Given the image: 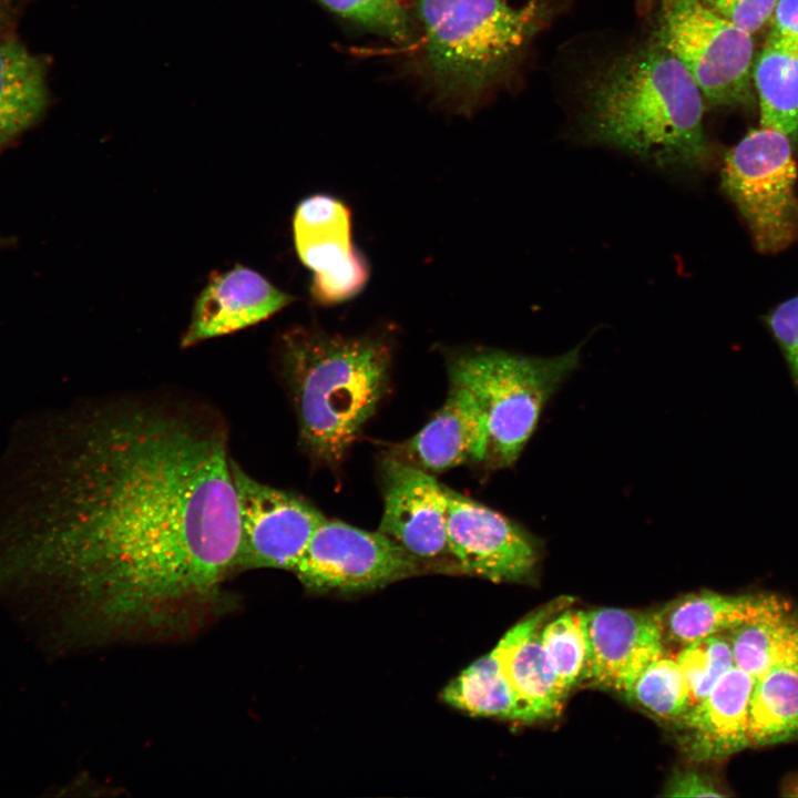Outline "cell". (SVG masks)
I'll return each mask as SVG.
<instances>
[{"label": "cell", "mask_w": 798, "mask_h": 798, "mask_svg": "<svg viewBox=\"0 0 798 798\" xmlns=\"http://www.w3.org/2000/svg\"><path fill=\"white\" fill-rule=\"evenodd\" d=\"M52 452L44 528L0 554V589L43 584L88 643L168 638L223 604L241 522L218 411L105 399L66 418Z\"/></svg>", "instance_id": "cell-1"}, {"label": "cell", "mask_w": 798, "mask_h": 798, "mask_svg": "<svg viewBox=\"0 0 798 798\" xmlns=\"http://www.w3.org/2000/svg\"><path fill=\"white\" fill-rule=\"evenodd\" d=\"M704 96L684 64L657 44L623 55L587 91L583 131L671 175L702 171L709 149Z\"/></svg>", "instance_id": "cell-2"}, {"label": "cell", "mask_w": 798, "mask_h": 798, "mask_svg": "<svg viewBox=\"0 0 798 798\" xmlns=\"http://www.w3.org/2000/svg\"><path fill=\"white\" fill-rule=\"evenodd\" d=\"M277 355L303 448L315 460L337 466L387 390L390 338L298 326L280 336Z\"/></svg>", "instance_id": "cell-3"}, {"label": "cell", "mask_w": 798, "mask_h": 798, "mask_svg": "<svg viewBox=\"0 0 798 798\" xmlns=\"http://www.w3.org/2000/svg\"><path fill=\"white\" fill-rule=\"evenodd\" d=\"M581 346L554 357H532L497 349H473L451 357L450 382L468 389L484 417L485 463L509 467L532 436L541 412L577 367Z\"/></svg>", "instance_id": "cell-4"}, {"label": "cell", "mask_w": 798, "mask_h": 798, "mask_svg": "<svg viewBox=\"0 0 798 798\" xmlns=\"http://www.w3.org/2000/svg\"><path fill=\"white\" fill-rule=\"evenodd\" d=\"M427 65L450 94L472 96L510 63L530 34L533 8L503 0H417Z\"/></svg>", "instance_id": "cell-5"}, {"label": "cell", "mask_w": 798, "mask_h": 798, "mask_svg": "<svg viewBox=\"0 0 798 798\" xmlns=\"http://www.w3.org/2000/svg\"><path fill=\"white\" fill-rule=\"evenodd\" d=\"M796 182L791 140L781 132L754 129L725 154L720 186L759 252L774 254L798 239Z\"/></svg>", "instance_id": "cell-6"}, {"label": "cell", "mask_w": 798, "mask_h": 798, "mask_svg": "<svg viewBox=\"0 0 798 798\" xmlns=\"http://www.w3.org/2000/svg\"><path fill=\"white\" fill-rule=\"evenodd\" d=\"M657 44L684 64L710 103L737 105L750 99L753 34L702 0H669L662 13Z\"/></svg>", "instance_id": "cell-7"}, {"label": "cell", "mask_w": 798, "mask_h": 798, "mask_svg": "<svg viewBox=\"0 0 798 798\" xmlns=\"http://www.w3.org/2000/svg\"><path fill=\"white\" fill-rule=\"evenodd\" d=\"M422 566V560L386 534L325 518L291 572L310 592L348 593L385 586Z\"/></svg>", "instance_id": "cell-8"}, {"label": "cell", "mask_w": 798, "mask_h": 798, "mask_svg": "<svg viewBox=\"0 0 798 798\" xmlns=\"http://www.w3.org/2000/svg\"><path fill=\"white\" fill-rule=\"evenodd\" d=\"M241 546L237 570L293 571L325 516L303 498L266 484L233 461Z\"/></svg>", "instance_id": "cell-9"}, {"label": "cell", "mask_w": 798, "mask_h": 798, "mask_svg": "<svg viewBox=\"0 0 798 798\" xmlns=\"http://www.w3.org/2000/svg\"><path fill=\"white\" fill-rule=\"evenodd\" d=\"M293 229L297 254L314 273L310 294L316 303L339 304L364 289L369 265L351 242V214L344 202L326 194L303 200Z\"/></svg>", "instance_id": "cell-10"}, {"label": "cell", "mask_w": 798, "mask_h": 798, "mask_svg": "<svg viewBox=\"0 0 798 798\" xmlns=\"http://www.w3.org/2000/svg\"><path fill=\"white\" fill-rule=\"evenodd\" d=\"M448 546L462 572L493 582L531 579L539 540L501 513L447 488Z\"/></svg>", "instance_id": "cell-11"}, {"label": "cell", "mask_w": 798, "mask_h": 798, "mask_svg": "<svg viewBox=\"0 0 798 798\" xmlns=\"http://www.w3.org/2000/svg\"><path fill=\"white\" fill-rule=\"evenodd\" d=\"M383 510L378 531L420 560L449 553L447 487L392 456L382 461Z\"/></svg>", "instance_id": "cell-12"}, {"label": "cell", "mask_w": 798, "mask_h": 798, "mask_svg": "<svg viewBox=\"0 0 798 798\" xmlns=\"http://www.w3.org/2000/svg\"><path fill=\"white\" fill-rule=\"evenodd\" d=\"M589 667L585 682L630 698L643 669L666 652L657 613L616 607L585 612Z\"/></svg>", "instance_id": "cell-13"}, {"label": "cell", "mask_w": 798, "mask_h": 798, "mask_svg": "<svg viewBox=\"0 0 798 798\" xmlns=\"http://www.w3.org/2000/svg\"><path fill=\"white\" fill-rule=\"evenodd\" d=\"M293 300L291 295L242 265L215 274L195 301L181 346L187 348L256 325Z\"/></svg>", "instance_id": "cell-14"}, {"label": "cell", "mask_w": 798, "mask_h": 798, "mask_svg": "<svg viewBox=\"0 0 798 798\" xmlns=\"http://www.w3.org/2000/svg\"><path fill=\"white\" fill-rule=\"evenodd\" d=\"M754 681L733 666L699 704L674 720L677 743L689 760L717 761L751 746L749 706Z\"/></svg>", "instance_id": "cell-15"}, {"label": "cell", "mask_w": 798, "mask_h": 798, "mask_svg": "<svg viewBox=\"0 0 798 798\" xmlns=\"http://www.w3.org/2000/svg\"><path fill=\"white\" fill-rule=\"evenodd\" d=\"M389 456L429 473L468 461L485 462L487 424L472 393L450 382L442 408L417 434L395 446Z\"/></svg>", "instance_id": "cell-16"}, {"label": "cell", "mask_w": 798, "mask_h": 798, "mask_svg": "<svg viewBox=\"0 0 798 798\" xmlns=\"http://www.w3.org/2000/svg\"><path fill=\"white\" fill-rule=\"evenodd\" d=\"M570 604L560 597L513 626L493 648L521 708L522 723L559 716L567 695L562 690L541 641L550 616Z\"/></svg>", "instance_id": "cell-17"}, {"label": "cell", "mask_w": 798, "mask_h": 798, "mask_svg": "<svg viewBox=\"0 0 798 798\" xmlns=\"http://www.w3.org/2000/svg\"><path fill=\"white\" fill-rule=\"evenodd\" d=\"M770 595H726L710 591L692 593L656 612L664 644L681 647L727 633L757 614Z\"/></svg>", "instance_id": "cell-18"}, {"label": "cell", "mask_w": 798, "mask_h": 798, "mask_svg": "<svg viewBox=\"0 0 798 798\" xmlns=\"http://www.w3.org/2000/svg\"><path fill=\"white\" fill-rule=\"evenodd\" d=\"M48 99L45 63L17 41L0 39V144L33 124Z\"/></svg>", "instance_id": "cell-19"}, {"label": "cell", "mask_w": 798, "mask_h": 798, "mask_svg": "<svg viewBox=\"0 0 798 798\" xmlns=\"http://www.w3.org/2000/svg\"><path fill=\"white\" fill-rule=\"evenodd\" d=\"M734 666L754 679L771 667L798 661V620L770 595L754 616L727 632Z\"/></svg>", "instance_id": "cell-20"}, {"label": "cell", "mask_w": 798, "mask_h": 798, "mask_svg": "<svg viewBox=\"0 0 798 798\" xmlns=\"http://www.w3.org/2000/svg\"><path fill=\"white\" fill-rule=\"evenodd\" d=\"M760 125L798 140V49L769 34L753 65Z\"/></svg>", "instance_id": "cell-21"}, {"label": "cell", "mask_w": 798, "mask_h": 798, "mask_svg": "<svg viewBox=\"0 0 798 798\" xmlns=\"http://www.w3.org/2000/svg\"><path fill=\"white\" fill-rule=\"evenodd\" d=\"M751 746L798 737V661L771 667L755 678L749 706Z\"/></svg>", "instance_id": "cell-22"}, {"label": "cell", "mask_w": 798, "mask_h": 798, "mask_svg": "<svg viewBox=\"0 0 798 798\" xmlns=\"http://www.w3.org/2000/svg\"><path fill=\"white\" fill-rule=\"evenodd\" d=\"M442 699L472 715L522 722L519 700L494 649L457 676L443 689Z\"/></svg>", "instance_id": "cell-23"}, {"label": "cell", "mask_w": 798, "mask_h": 798, "mask_svg": "<svg viewBox=\"0 0 798 798\" xmlns=\"http://www.w3.org/2000/svg\"><path fill=\"white\" fill-rule=\"evenodd\" d=\"M541 641L557 682L567 695L579 683L585 682L589 667V642L585 611L565 610L545 622Z\"/></svg>", "instance_id": "cell-24"}, {"label": "cell", "mask_w": 798, "mask_h": 798, "mask_svg": "<svg viewBox=\"0 0 798 798\" xmlns=\"http://www.w3.org/2000/svg\"><path fill=\"white\" fill-rule=\"evenodd\" d=\"M630 700L662 719L676 720L688 709V693L683 672L665 652L651 662L635 681Z\"/></svg>", "instance_id": "cell-25"}, {"label": "cell", "mask_w": 798, "mask_h": 798, "mask_svg": "<svg viewBox=\"0 0 798 798\" xmlns=\"http://www.w3.org/2000/svg\"><path fill=\"white\" fill-rule=\"evenodd\" d=\"M675 658L683 672L687 687V710L699 704L720 677L734 666L727 633L712 635L687 644L681 647Z\"/></svg>", "instance_id": "cell-26"}, {"label": "cell", "mask_w": 798, "mask_h": 798, "mask_svg": "<svg viewBox=\"0 0 798 798\" xmlns=\"http://www.w3.org/2000/svg\"><path fill=\"white\" fill-rule=\"evenodd\" d=\"M339 17L395 43H408L411 28L400 0H318Z\"/></svg>", "instance_id": "cell-27"}, {"label": "cell", "mask_w": 798, "mask_h": 798, "mask_svg": "<svg viewBox=\"0 0 798 798\" xmlns=\"http://www.w3.org/2000/svg\"><path fill=\"white\" fill-rule=\"evenodd\" d=\"M713 11L750 34L760 30L775 11L777 0H702Z\"/></svg>", "instance_id": "cell-28"}, {"label": "cell", "mask_w": 798, "mask_h": 798, "mask_svg": "<svg viewBox=\"0 0 798 798\" xmlns=\"http://www.w3.org/2000/svg\"><path fill=\"white\" fill-rule=\"evenodd\" d=\"M767 321L789 361L798 352V295L778 305Z\"/></svg>", "instance_id": "cell-29"}, {"label": "cell", "mask_w": 798, "mask_h": 798, "mask_svg": "<svg viewBox=\"0 0 798 798\" xmlns=\"http://www.w3.org/2000/svg\"><path fill=\"white\" fill-rule=\"evenodd\" d=\"M663 796L666 797H723L725 794L712 778L696 770L676 771L667 781Z\"/></svg>", "instance_id": "cell-30"}, {"label": "cell", "mask_w": 798, "mask_h": 798, "mask_svg": "<svg viewBox=\"0 0 798 798\" xmlns=\"http://www.w3.org/2000/svg\"><path fill=\"white\" fill-rule=\"evenodd\" d=\"M769 34L798 49V0H777Z\"/></svg>", "instance_id": "cell-31"}, {"label": "cell", "mask_w": 798, "mask_h": 798, "mask_svg": "<svg viewBox=\"0 0 798 798\" xmlns=\"http://www.w3.org/2000/svg\"><path fill=\"white\" fill-rule=\"evenodd\" d=\"M792 372L798 380V352L789 360Z\"/></svg>", "instance_id": "cell-32"}, {"label": "cell", "mask_w": 798, "mask_h": 798, "mask_svg": "<svg viewBox=\"0 0 798 798\" xmlns=\"http://www.w3.org/2000/svg\"><path fill=\"white\" fill-rule=\"evenodd\" d=\"M789 791L788 795L790 796H798V780L795 781L792 785L788 787Z\"/></svg>", "instance_id": "cell-33"}]
</instances>
